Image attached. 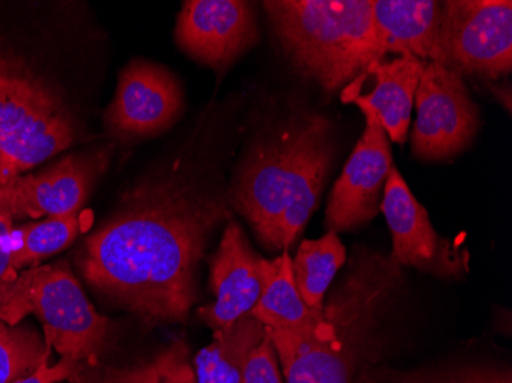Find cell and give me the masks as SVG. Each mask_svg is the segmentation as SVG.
<instances>
[{
  "label": "cell",
  "instance_id": "1",
  "mask_svg": "<svg viewBox=\"0 0 512 383\" xmlns=\"http://www.w3.org/2000/svg\"><path fill=\"white\" fill-rule=\"evenodd\" d=\"M229 220L227 192L175 164L123 195L83 244L80 273L146 324H183L209 239Z\"/></svg>",
  "mask_w": 512,
  "mask_h": 383
},
{
  "label": "cell",
  "instance_id": "2",
  "mask_svg": "<svg viewBox=\"0 0 512 383\" xmlns=\"http://www.w3.org/2000/svg\"><path fill=\"white\" fill-rule=\"evenodd\" d=\"M335 160L329 118L295 112L258 135L235 172L227 197L261 244L289 250L318 209Z\"/></svg>",
  "mask_w": 512,
  "mask_h": 383
},
{
  "label": "cell",
  "instance_id": "3",
  "mask_svg": "<svg viewBox=\"0 0 512 383\" xmlns=\"http://www.w3.org/2000/svg\"><path fill=\"white\" fill-rule=\"evenodd\" d=\"M402 267L390 256L359 249L329 298L327 331L304 338L292 331L269 330L287 383H356L384 348V324L402 285ZM361 377V376H359Z\"/></svg>",
  "mask_w": 512,
  "mask_h": 383
},
{
  "label": "cell",
  "instance_id": "4",
  "mask_svg": "<svg viewBox=\"0 0 512 383\" xmlns=\"http://www.w3.org/2000/svg\"><path fill=\"white\" fill-rule=\"evenodd\" d=\"M264 10L293 68L336 92L381 62L373 0H270Z\"/></svg>",
  "mask_w": 512,
  "mask_h": 383
},
{
  "label": "cell",
  "instance_id": "5",
  "mask_svg": "<svg viewBox=\"0 0 512 383\" xmlns=\"http://www.w3.org/2000/svg\"><path fill=\"white\" fill-rule=\"evenodd\" d=\"M80 134L62 89L0 40V186L76 145Z\"/></svg>",
  "mask_w": 512,
  "mask_h": 383
},
{
  "label": "cell",
  "instance_id": "6",
  "mask_svg": "<svg viewBox=\"0 0 512 383\" xmlns=\"http://www.w3.org/2000/svg\"><path fill=\"white\" fill-rule=\"evenodd\" d=\"M36 316L43 338L60 357L99 365L111 342V321L86 298L82 285L65 262L22 270L0 285V321L19 325Z\"/></svg>",
  "mask_w": 512,
  "mask_h": 383
},
{
  "label": "cell",
  "instance_id": "7",
  "mask_svg": "<svg viewBox=\"0 0 512 383\" xmlns=\"http://www.w3.org/2000/svg\"><path fill=\"white\" fill-rule=\"evenodd\" d=\"M439 65L462 77L497 80L508 76L512 69L511 2H444Z\"/></svg>",
  "mask_w": 512,
  "mask_h": 383
},
{
  "label": "cell",
  "instance_id": "8",
  "mask_svg": "<svg viewBox=\"0 0 512 383\" xmlns=\"http://www.w3.org/2000/svg\"><path fill=\"white\" fill-rule=\"evenodd\" d=\"M417 118L411 152L421 161H445L470 148L480 128V112L463 77L427 63L417 86Z\"/></svg>",
  "mask_w": 512,
  "mask_h": 383
},
{
  "label": "cell",
  "instance_id": "9",
  "mask_svg": "<svg viewBox=\"0 0 512 383\" xmlns=\"http://www.w3.org/2000/svg\"><path fill=\"white\" fill-rule=\"evenodd\" d=\"M381 210L393 241L390 258L439 278H460L470 270V255L434 230L425 207L414 197L396 166L385 183Z\"/></svg>",
  "mask_w": 512,
  "mask_h": 383
},
{
  "label": "cell",
  "instance_id": "10",
  "mask_svg": "<svg viewBox=\"0 0 512 383\" xmlns=\"http://www.w3.org/2000/svg\"><path fill=\"white\" fill-rule=\"evenodd\" d=\"M365 115L358 145L333 186L325 224L329 232H348L364 226L381 212L385 183L393 167L390 140L370 106L353 102Z\"/></svg>",
  "mask_w": 512,
  "mask_h": 383
},
{
  "label": "cell",
  "instance_id": "11",
  "mask_svg": "<svg viewBox=\"0 0 512 383\" xmlns=\"http://www.w3.org/2000/svg\"><path fill=\"white\" fill-rule=\"evenodd\" d=\"M183 109V89L169 69L148 60H132L120 73L105 125L122 140L155 137L172 128Z\"/></svg>",
  "mask_w": 512,
  "mask_h": 383
},
{
  "label": "cell",
  "instance_id": "12",
  "mask_svg": "<svg viewBox=\"0 0 512 383\" xmlns=\"http://www.w3.org/2000/svg\"><path fill=\"white\" fill-rule=\"evenodd\" d=\"M174 36L186 56L217 73L260 39L255 10L243 0H186Z\"/></svg>",
  "mask_w": 512,
  "mask_h": 383
},
{
  "label": "cell",
  "instance_id": "13",
  "mask_svg": "<svg viewBox=\"0 0 512 383\" xmlns=\"http://www.w3.org/2000/svg\"><path fill=\"white\" fill-rule=\"evenodd\" d=\"M108 161L106 152L66 155L39 174L7 183L16 223L82 213Z\"/></svg>",
  "mask_w": 512,
  "mask_h": 383
},
{
  "label": "cell",
  "instance_id": "14",
  "mask_svg": "<svg viewBox=\"0 0 512 383\" xmlns=\"http://www.w3.org/2000/svg\"><path fill=\"white\" fill-rule=\"evenodd\" d=\"M261 259L243 229L230 221L211 261L215 301L198 310L204 324L217 331L250 315L261 293Z\"/></svg>",
  "mask_w": 512,
  "mask_h": 383
},
{
  "label": "cell",
  "instance_id": "15",
  "mask_svg": "<svg viewBox=\"0 0 512 383\" xmlns=\"http://www.w3.org/2000/svg\"><path fill=\"white\" fill-rule=\"evenodd\" d=\"M427 63L416 57H396L371 65L342 92V100L370 106L378 114L388 140L402 145L410 129L417 86Z\"/></svg>",
  "mask_w": 512,
  "mask_h": 383
},
{
  "label": "cell",
  "instance_id": "16",
  "mask_svg": "<svg viewBox=\"0 0 512 383\" xmlns=\"http://www.w3.org/2000/svg\"><path fill=\"white\" fill-rule=\"evenodd\" d=\"M444 2L437 0H373L376 50L440 63V28Z\"/></svg>",
  "mask_w": 512,
  "mask_h": 383
},
{
  "label": "cell",
  "instance_id": "17",
  "mask_svg": "<svg viewBox=\"0 0 512 383\" xmlns=\"http://www.w3.org/2000/svg\"><path fill=\"white\" fill-rule=\"evenodd\" d=\"M261 293L250 316L269 330L292 331L304 338H318L327 331L324 313L302 301L293 279L292 256L284 250L278 258L261 259Z\"/></svg>",
  "mask_w": 512,
  "mask_h": 383
},
{
  "label": "cell",
  "instance_id": "18",
  "mask_svg": "<svg viewBox=\"0 0 512 383\" xmlns=\"http://www.w3.org/2000/svg\"><path fill=\"white\" fill-rule=\"evenodd\" d=\"M266 328L247 315L215 331L214 342L194 357L198 383H241L244 365Z\"/></svg>",
  "mask_w": 512,
  "mask_h": 383
},
{
  "label": "cell",
  "instance_id": "19",
  "mask_svg": "<svg viewBox=\"0 0 512 383\" xmlns=\"http://www.w3.org/2000/svg\"><path fill=\"white\" fill-rule=\"evenodd\" d=\"M347 261L338 233L327 232L319 239H304L292 259L296 289L310 310L322 313L325 296L333 279Z\"/></svg>",
  "mask_w": 512,
  "mask_h": 383
},
{
  "label": "cell",
  "instance_id": "20",
  "mask_svg": "<svg viewBox=\"0 0 512 383\" xmlns=\"http://www.w3.org/2000/svg\"><path fill=\"white\" fill-rule=\"evenodd\" d=\"M80 215L82 213L23 223L17 230L20 238L19 244H14L11 269L19 273L39 266L43 259L71 246L83 229Z\"/></svg>",
  "mask_w": 512,
  "mask_h": 383
},
{
  "label": "cell",
  "instance_id": "21",
  "mask_svg": "<svg viewBox=\"0 0 512 383\" xmlns=\"http://www.w3.org/2000/svg\"><path fill=\"white\" fill-rule=\"evenodd\" d=\"M51 348L30 325L0 321V383H13L50 361Z\"/></svg>",
  "mask_w": 512,
  "mask_h": 383
},
{
  "label": "cell",
  "instance_id": "22",
  "mask_svg": "<svg viewBox=\"0 0 512 383\" xmlns=\"http://www.w3.org/2000/svg\"><path fill=\"white\" fill-rule=\"evenodd\" d=\"M359 379L367 383H512L509 370L462 367L440 370L399 371L391 368H370Z\"/></svg>",
  "mask_w": 512,
  "mask_h": 383
},
{
  "label": "cell",
  "instance_id": "23",
  "mask_svg": "<svg viewBox=\"0 0 512 383\" xmlns=\"http://www.w3.org/2000/svg\"><path fill=\"white\" fill-rule=\"evenodd\" d=\"M241 383H283L278 370V354L269 334H264L263 341L247 357Z\"/></svg>",
  "mask_w": 512,
  "mask_h": 383
},
{
  "label": "cell",
  "instance_id": "24",
  "mask_svg": "<svg viewBox=\"0 0 512 383\" xmlns=\"http://www.w3.org/2000/svg\"><path fill=\"white\" fill-rule=\"evenodd\" d=\"M14 218L13 203L7 184L0 186V285L13 281L19 273L11 269V255L14 250Z\"/></svg>",
  "mask_w": 512,
  "mask_h": 383
},
{
  "label": "cell",
  "instance_id": "25",
  "mask_svg": "<svg viewBox=\"0 0 512 383\" xmlns=\"http://www.w3.org/2000/svg\"><path fill=\"white\" fill-rule=\"evenodd\" d=\"M85 365L83 362H77L74 359H68V357H60V361L56 365H50L48 361L43 362L33 374L22 377V379L16 380L13 383L69 382V380L74 379L82 371Z\"/></svg>",
  "mask_w": 512,
  "mask_h": 383
},
{
  "label": "cell",
  "instance_id": "26",
  "mask_svg": "<svg viewBox=\"0 0 512 383\" xmlns=\"http://www.w3.org/2000/svg\"><path fill=\"white\" fill-rule=\"evenodd\" d=\"M358 383H362L361 380H358Z\"/></svg>",
  "mask_w": 512,
  "mask_h": 383
}]
</instances>
